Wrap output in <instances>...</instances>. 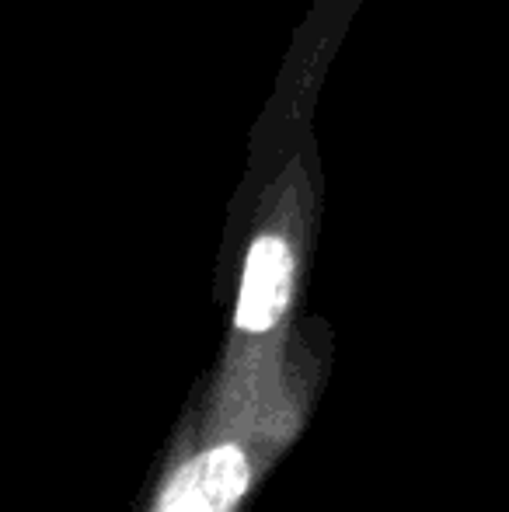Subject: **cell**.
<instances>
[{
	"label": "cell",
	"instance_id": "2",
	"mask_svg": "<svg viewBox=\"0 0 509 512\" xmlns=\"http://www.w3.org/2000/svg\"><path fill=\"white\" fill-rule=\"evenodd\" d=\"M297 300V251L283 234H255L241 262L238 300L227 338L238 342H276L290 335Z\"/></svg>",
	"mask_w": 509,
	"mask_h": 512
},
{
	"label": "cell",
	"instance_id": "1",
	"mask_svg": "<svg viewBox=\"0 0 509 512\" xmlns=\"http://www.w3.org/2000/svg\"><path fill=\"white\" fill-rule=\"evenodd\" d=\"M293 324L276 342L227 338L196 380L136 512H238L307 429L332 373V338Z\"/></svg>",
	"mask_w": 509,
	"mask_h": 512
}]
</instances>
